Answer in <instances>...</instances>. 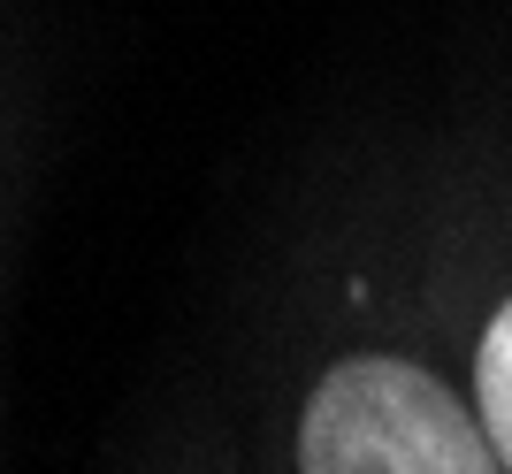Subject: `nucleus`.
Wrapping results in <instances>:
<instances>
[{"label": "nucleus", "mask_w": 512, "mask_h": 474, "mask_svg": "<svg viewBox=\"0 0 512 474\" xmlns=\"http://www.w3.org/2000/svg\"><path fill=\"white\" fill-rule=\"evenodd\" d=\"M299 474H505L474 398H451L421 360L352 352L299 413Z\"/></svg>", "instance_id": "nucleus-1"}, {"label": "nucleus", "mask_w": 512, "mask_h": 474, "mask_svg": "<svg viewBox=\"0 0 512 474\" xmlns=\"http://www.w3.org/2000/svg\"><path fill=\"white\" fill-rule=\"evenodd\" d=\"M474 413H482V429H490L497 467L512 474V299L490 314L482 345H474Z\"/></svg>", "instance_id": "nucleus-2"}]
</instances>
